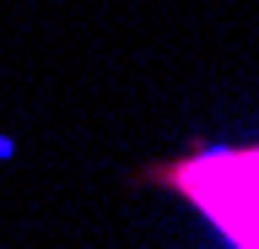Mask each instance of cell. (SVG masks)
<instances>
[{"instance_id":"1","label":"cell","mask_w":259,"mask_h":249,"mask_svg":"<svg viewBox=\"0 0 259 249\" xmlns=\"http://www.w3.org/2000/svg\"><path fill=\"white\" fill-rule=\"evenodd\" d=\"M178 184L232 244H259V147L194 157L178 168Z\"/></svg>"}]
</instances>
